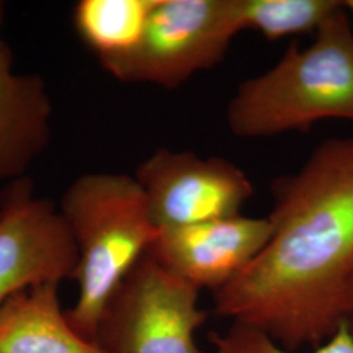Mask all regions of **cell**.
<instances>
[{
    "label": "cell",
    "mask_w": 353,
    "mask_h": 353,
    "mask_svg": "<svg viewBox=\"0 0 353 353\" xmlns=\"http://www.w3.org/2000/svg\"><path fill=\"white\" fill-rule=\"evenodd\" d=\"M272 236L214 293V313L267 334L283 348L316 350L343 323L353 270V138L322 141L274 185Z\"/></svg>",
    "instance_id": "cell-1"
},
{
    "label": "cell",
    "mask_w": 353,
    "mask_h": 353,
    "mask_svg": "<svg viewBox=\"0 0 353 353\" xmlns=\"http://www.w3.org/2000/svg\"><path fill=\"white\" fill-rule=\"evenodd\" d=\"M327 119L353 122V29L344 1L310 46L292 42L271 70L241 84L227 109L230 132L245 139L306 132Z\"/></svg>",
    "instance_id": "cell-2"
},
{
    "label": "cell",
    "mask_w": 353,
    "mask_h": 353,
    "mask_svg": "<svg viewBox=\"0 0 353 353\" xmlns=\"http://www.w3.org/2000/svg\"><path fill=\"white\" fill-rule=\"evenodd\" d=\"M77 249L79 294L67 321L94 343L102 312L127 272L148 252L159 229L135 176L87 173L64 191L59 207Z\"/></svg>",
    "instance_id": "cell-3"
},
{
    "label": "cell",
    "mask_w": 353,
    "mask_h": 353,
    "mask_svg": "<svg viewBox=\"0 0 353 353\" xmlns=\"http://www.w3.org/2000/svg\"><path fill=\"white\" fill-rule=\"evenodd\" d=\"M241 30V0H159L138 46L101 65L125 83L178 88L220 63Z\"/></svg>",
    "instance_id": "cell-4"
},
{
    "label": "cell",
    "mask_w": 353,
    "mask_h": 353,
    "mask_svg": "<svg viewBox=\"0 0 353 353\" xmlns=\"http://www.w3.org/2000/svg\"><path fill=\"white\" fill-rule=\"evenodd\" d=\"M198 296L145 252L106 303L94 344L103 353H203L194 335L208 313Z\"/></svg>",
    "instance_id": "cell-5"
},
{
    "label": "cell",
    "mask_w": 353,
    "mask_h": 353,
    "mask_svg": "<svg viewBox=\"0 0 353 353\" xmlns=\"http://www.w3.org/2000/svg\"><path fill=\"white\" fill-rule=\"evenodd\" d=\"M135 178L159 230L239 216L254 194L239 166L192 152L159 150L138 166Z\"/></svg>",
    "instance_id": "cell-6"
},
{
    "label": "cell",
    "mask_w": 353,
    "mask_h": 353,
    "mask_svg": "<svg viewBox=\"0 0 353 353\" xmlns=\"http://www.w3.org/2000/svg\"><path fill=\"white\" fill-rule=\"evenodd\" d=\"M77 249L63 214L24 176L0 201V303L21 290L75 278Z\"/></svg>",
    "instance_id": "cell-7"
},
{
    "label": "cell",
    "mask_w": 353,
    "mask_h": 353,
    "mask_svg": "<svg viewBox=\"0 0 353 353\" xmlns=\"http://www.w3.org/2000/svg\"><path fill=\"white\" fill-rule=\"evenodd\" d=\"M268 217L229 219L160 229L148 249L165 270L195 290H221L263 250L272 236Z\"/></svg>",
    "instance_id": "cell-8"
},
{
    "label": "cell",
    "mask_w": 353,
    "mask_h": 353,
    "mask_svg": "<svg viewBox=\"0 0 353 353\" xmlns=\"http://www.w3.org/2000/svg\"><path fill=\"white\" fill-rule=\"evenodd\" d=\"M6 3L0 0V183L24 178L51 139V99L43 79L17 74L3 36Z\"/></svg>",
    "instance_id": "cell-9"
},
{
    "label": "cell",
    "mask_w": 353,
    "mask_h": 353,
    "mask_svg": "<svg viewBox=\"0 0 353 353\" xmlns=\"http://www.w3.org/2000/svg\"><path fill=\"white\" fill-rule=\"evenodd\" d=\"M58 288L41 284L0 303V353H103L71 327Z\"/></svg>",
    "instance_id": "cell-10"
},
{
    "label": "cell",
    "mask_w": 353,
    "mask_h": 353,
    "mask_svg": "<svg viewBox=\"0 0 353 353\" xmlns=\"http://www.w3.org/2000/svg\"><path fill=\"white\" fill-rule=\"evenodd\" d=\"M159 0H80L74 10L76 33L100 62L134 50Z\"/></svg>",
    "instance_id": "cell-11"
},
{
    "label": "cell",
    "mask_w": 353,
    "mask_h": 353,
    "mask_svg": "<svg viewBox=\"0 0 353 353\" xmlns=\"http://www.w3.org/2000/svg\"><path fill=\"white\" fill-rule=\"evenodd\" d=\"M343 8L339 0H241L245 29H252L270 41L314 33Z\"/></svg>",
    "instance_id": "cell-12"
},
{
    "label": "cell",
    "mask_w": 353,
    "mask_h": 353,
    "mask_svg": "<svg viewBox=\"0 0 353 353\" xmlns=\"http://www.w3.org/2000/svg\"><path fill=\"white\" fill-rule=\"evenodd\" d=\"M216 353H297L283 348L267 334L240 323H233L225 332L210 335ZM310 353H353V336L341 325L338 331Z\"/></svg>",
    "instance_id": "cell-13"
},
{
    "label": "cell",
    "mask_w": 353,
    "mask_h": 353,
    "mask_svg": "<svg viewBox=\"0 0 353 353\" xmlns=\"http://www.w3.org/2000/svg\"><path fill=\"white\" fill-rule=\"evenodd\" d=\"M353 336V270L351 276L348 279L345 294H344V305H343V323Z\"/></svg>",
    "instance_id": "cell-14"
},
{
    "label": "cell",
    "mask_w": 353,
    "mask_h": 353,
    "mask_svg": "<svg viewBox=\"0 0 353 353\" xmlns=\"http://www.w3.org/2000/svg\"><path fill=\"white\" fill-rule=\"evenodd\" d=\"M344 7L348 13L353 16V0H344Z\"/></svg>",
    "instance_id": "cell-15"
}]
</instances>
